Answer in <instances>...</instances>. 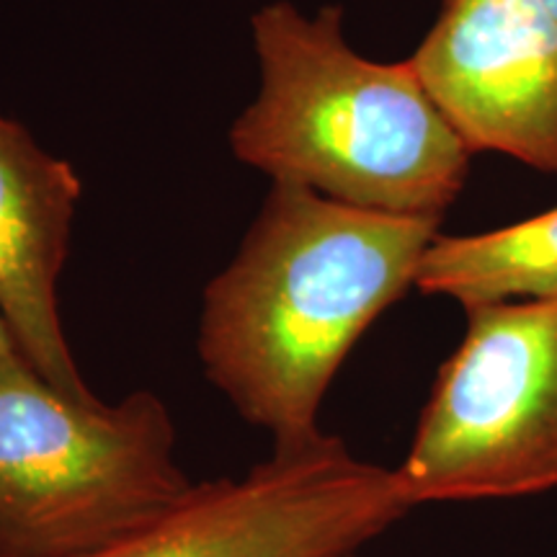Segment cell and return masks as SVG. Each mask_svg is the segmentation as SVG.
<instances>
[{
  "label": "cell",
  "mask_w": 557,
  "mask_h": 557,
  "mask_svg": "<svg viewBox=\"0 0 557 557\" xmlns=\"http://www.w3.org/2000/svg\"><path fill=\"white\" fill-rule=\"evenodd\" d=\"M438 222L274 184L238 256L205 289L207 380L274 447L323 434L333 377L380 312L416 287Z\"/></svg>",
  "instance_id": "1"
},
{
  "label": "cell",
  "mask_w": 557,
  "mask_h": 557,
  "mask_svg": "<svg viewBox=\"0 0 557 557\" xmlns=\"http://www.w3.org/2000/svg\"><path fill=\"white\" fill-rule=\"evenodd\" d=\"M259 99L230 132L235 156L274 178L389 214L442 218L470 150L410 62H372L346 45L341 11L289 3L253 16Z\"/></svg>",
  "instance_id": "2"
},
{
  "label": "cell",
  "mask_w": 557,
  "mask_h": 557,
  "mask_svg": "<svg viewBox=\"0 0 557 557\" xmlns=\"http://www.w3.org/2000/svg\"><path fill=\"white\" fill-rule=\"evenodd\" d=\"M150 389L81 400L24 357L0 364V557H81L169 513L197 485Z\"/></svg>",
  "instance_id": "3"
},
{
  "label": "cell",
  "mask_w": 557,
  "mask_h": 557,
  "mask_svg": "<svg viewBox=\"0 0 557 557\" xmlns=\"http://www.w3.org/2000/svg\"><path fill=\"white\" fill-rule=\"evenodd\" d=\"M395 478L413 508L557 487V299L468 310Z\"/></svg>",
  "instance_id": "4"
},
{
  "label": "cell",
  "mask_w": 557,
  "mask_h": 557,
  "mask_svg": "<svg viewBox=\"0 0 557 557\" xmlns=\"http://www.w3.org/2000/svg\"><path fill=\"white\" fill-rule=\"evenodd\" d=\"M410 508L395 470L323 431L243 475L197 483L169 513L81 557H348Z\"/></svg>",
  "instance_id": "5"
},
{
  "label": "cell",
  "mask_w": 557,
  "mask_h": 557,
  "mask_svg": "<svg viewBox=\"0 0 557 557\" xmlns=\"http://www.w3.org/2000/svg\"><path fill=\"white\" fill-rule=\"evenodd\" d=\"M408 62L470 152L557 173V21L540 0H442Z\"/></svg>",
  "instance_id": "6"
},
{
  "label": "cell",
  "mask_w": 557,
  "mask_h": 557,
  "mask_svg": "<svg viewBox=\"0 0 557 557\" xmlns=\"http://www.w3.org/2000/svg\"><path fill=\"white\" fill-rule=\"evenodd\" d=\"M78 199L73 165L0 116V315L41 377L94 400L62 331L58 299Z\"/></svg>",
  "instance_id": "7"
},
{
  "label": "cell",
  "mask_w": 557,
  "mask_h": 557,
  "mask_svg": "<svg viewBox=\"0 0 557 557\" xmlns=\"http://www.w3.org/2000/svg\"><path fill=\"white\" fill-rule=\"evenodd\" d=\"M416 289L465 310L513 299H557V207L491 233L436 235L418 263Z\"/></svg>",
  "instance_id": "8"
},
{
  "label": "cell",
  "mask_w": 557,
  "mask_h": 557,
  "mask_svg": "<svg viewBox=\"0 0 557 557\" xmlns=\"http://www.w3.org/2000/svg\"><path fill=\"white\" fill-rule=\"evenodd\" d=\"M16 357H24V354H21V348L16 344V338H13L9 323H5V318L0 315V364H3V361H9V359H16Z\"/></svg>",
  "instance_id": "9"
},
{
  "label": "cell",
  "mask_w": 557,
  "mask_h": 557,
  "mask_svg": "<svg viewBox=\"0 0 557 557\" xmlns=\"http://www.w3.org/2000/svg\"><path fill=\"white\" fill-rule=\"evenodd\" d=\"M540 3L545 5V9H547L549 13H553V18L557 21V0H540Z\"/></svg>",
  "instance_id": "10"
},
{
  "label": "cell",
  "mask_w": 557,
  "mask_h": 557,
  "mask_svg": "<svg viewBox=\"0 0 557 557\" xmlns=\"http://www.w3.org/2000/svg\"><path fill=\"white\" fill-rule=\"evenodd\" d=\"M348 557H359V553L357 555H348Z\"/></svg>",
  "instance_id": "11"
}]
</instances>
